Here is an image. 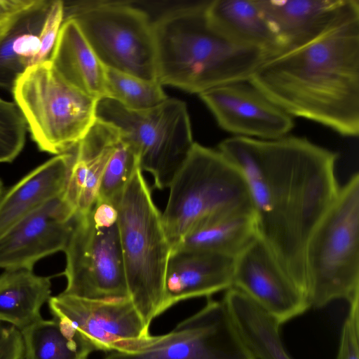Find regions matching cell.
I'll return each instance as SVG.
<instances>
[{
	"label": "cell",
	"mask_w": 359,
	"mask_h": 359,
	"mask_svg": "<svg viewBox=\"0 0 359 359\" xmlns=\"http://www.w3.org/2000/svg\"><path fill=\"white\" fill-rule=\"evenodd\" d=\"M217 149L245 180L258 236L307 297L305 249L341 187L335 172L339 154L293 135L232 136Z\"/></svg>",
	"instance_id": "obj_1"
},
{
	"label": "cell",
	"mask_w": 359,
	"mask_h": 359,
	"mask_svg": "<svg viewBox=\"0 0 359 359\" xmlns=\"http://www.w3.org/2000/svg\"><path fill=\"white\" fill-rule=\"evenodd\" d=\"M248 81L292 116L359 134V11L312 41L272 56Z\"/></svg>",
	"instance_id": "obj_2"
},
{
	"label": "cell",
	"mask_w": 359,
	"mask_h": 359,
	"mask_svg": "<svg viewBox=\"0 0 359 359\" xmlns=\"http://www.w3.org/2000/svg\"><path fill=\"white\" fill-rule=\"evenodd\" d=\"M210 1L173 6L153 21L157 79L191 93L248 81L271 55L238 42L208 21Z\"/></svg>",
	"instance_id": "obj_3"
},
{
	"label": "cell",
	"mask_w": 359,
	"mask_h": 359,
	"mask_svg": "<svg viewBox=\"0 0 359 359\" xmlns=\"http://www.w3.org/2000/svg\"><path fill=\"white\" fill-rule=\"evenodd\" d=\"M115 207L129 297L149 328L159 316L171 248L140 166Z\"/></svg>",
	"instance_id": "obj_4"
},
{
	"label": "cell",
	"mask_w": 359,
	"mask_h": 359,
	"mask_svg": "<svg viewBox=\"0 0 359 359\" xmlns=\"http://www.w3.org/2000/svg\"><path fill=\"white\" fill-rule=\"evenodd\" d=\"M307 297L323 308L359 296V174L340 187L311 233L305 249Z\"/></svg>",
	"instance_id": "obj_5"
},
{
	"label": "cell",
	"mask_w": 359,
	"mask_h": 359,
	"mask_svg": "<svg viewBox=\"0 0 359 359\" xmlns=\"http://www.w3.org/2000/svg\"><path fill=\"white\" fill-rule=\"evenodd\" d=\"M169 188L161 217L171 250L196 225L213 215L253 210L238 168L218 149L196 142Z\"/></svg>",
	"instance_id": "obj_6"
},
{
	"label": "cell",
	"mask_w": 359,
	"mask_h": 359,
	"mask_svg": "<svg viewBox=\"0 0 359 359\" xmlns=\"http://www.w3.org/2000/svg\"><path fill=\"white\" fill-rule=\"evenodd\" d=\"M11 90L41 151L55 156L71 151L97 121L99 100L69 83L50 60L29 67Z\"/></svg>",
	"instance_id": "obj_7"
},
{
	"label": "cell",
	"mask_w": 359,
	"mask_h": 359,
	"mask_svg": "<svg viewBox=\"0 0 359 359\" xmlns=\"http://www.w3.org/2000/svg\"><path fill=\"white\" fill-rule=\"evenodd\" d=\"M66 19L76 22L105 67L158 81L153 21L134 2L64 1Z\"/></svg>",
	"instance_id": "obj_8"
},
{
	"label": "cell",
	"mask_w": 359,
	"mask_h": 359,
	"mask_svg": "<svg viewBox=\"0 0 359 359\" xmlns=\"http://www.w3.org/2000/svg\"><path fill=\"white\" fill-rule=\"evenodd\" d=\"M64 252L63 294L91 299L130 297L114 205L97 198L88 212L74 217Z\"/></svg>",
	"instance_id": "obj_9"
},
{
	"label": "cell",
	"mask_w": 359,
	"mask_h": 359,
	"mask_svg": "<svg viewBox=\"0 0 359 359\" xmlns=\"http://www.w3.org/2000/svg\"><path fill=\"white\" fill-rule=\"evenodd\" d=\"M96 116L116 128L135 147L141 170L152 175L156 188L170 187L194 144L184 102L168 98L154 108L133 111L102 98L97 102Z\"/></svg>",
	"instance_id": "obj_10"
},
{
	"label": "cell",
	"mask_w": 359,
	"mask_h": 359,
	"mask_svg": "<svg viewBox=\"0 0 359 359\" xmlns=\"http://www.w3.org/2000/svg\"><path fill=\"white\" fill-rule=\"evenodd\" d=\"M104 359H255L223 302L207 298L198 312L139 351L111 352Z\"/></svg>",
	"instance_id": "obj_11"
},
{
	"label": "cell",
	"mask_w": 359,
	"mask_h": 359,
	"mask_svg": "<svg viewBox=\"0 0 359 359\" xmlns=\"http://www.w3.org/2000/svg\"><path fill=\"white\" fill-rule=\"evenodd\" d=\"M48 303L53 318L74 327L94 351L137 352L155 337L130 297L91 299L61 292Z\"/></svg>",
	"instance_id": "obj_12"
},
{
	"label": "cell",
	"mask_w": 359,
	"mask_h": 359,
	"mask_svg": "<svg viewBox=\"0 0 359 359\" xmlns=\"http://www.w3.org/2000/svg\"><path fill=\"white\" fill-rule=\"evenodd\" d=\"M233 287L281 325L311 307L307 297L259 236L233 259Z\"/></svg>",
	"instance_id": "obj_13"
},
{
	"label": "cell",
	"mask_w": 359,
	"mask_h": 359,
	"mask_svg": "<svg viewBox=\"0 0 359 359\" xmlns=\"http://www.w3.org/2000/svg\"><path fill=\"white\" fill-rule=\"evenodd\" d=\"M219 126L236 137L274 140L288 135L293 117L248 81L217 86L199 95Z\"/></svg>",
	"instance_id": "obj_14"
},
{
	"label": "cell",
	"mask_w": 359,
	"mask_h": 359,
	"mask_svg": "<svg viewBox=\"0 0 359 359\" xmlns=\"http://www.w3.org/2000/svg\"><path fill=\"white\" fill-rule=\"evenodd\" d=\"M74 215L62 194L20 219L0 237V269L33 270L42 258L64 251Z\"/></svg>",
	"instance_id": "obj_15"
},
{
	"label": "cell",
	"mask_w": 359,
	"mask_h": 359,
	"mask_svg": "<svg viewBox=\"0 0 359 359\" xmlns=\"http://www.w3.org/2000/svg\"><path fill=\"white\" fill-rule=\"evenodd\" d=\"M281 53L316 39L350 14L359 0H255Z\"/></svg>",
	"instance_id": "obj_16"
},
{
	"label": "cell",
	"mask_w": 359,
	"mask_h": 359,
	"mask_svg": "<svg viewBox=\"0 0 359 359\" xmlns=\"http://www.w3.org/2000/svg\"><path fill=\"white\" fill-rule=\"evenodd\" d=\"M233 259L208 251L177 248L170 254L159 315L175 304L233 287Z\"/></svg>",
	"instance_id": "obj_17"
},
{
	"label": "cell",
	"mask_w": 359,
	"mask_h": 359,
	"mask_svg": "<svg viewBox=\"0 0 359 359\" xmlns=\"http://www.w3.org/2000/svg\"><path fill=\"white\" fill-rule=\"evenodd\" d=\"M116 128L97 118L74 149V159L62 196L75 216L89 212L95 202L106 165L119 140Z\"/></svg>",
	"instance_id": "obj_18"
},
{
	"label": "cell",
	"mask_w": 359,
	"mask_h": 359,
	"mask_svg": "<svg viewBox=\"0 0 359 359\" xmlns=\"http://www.w3.org/2000/svg\"><path fill=\"white\" fill-rule=\"evenodd\" d=\"M74 159V149L39 165L0 197V237L44 203L62 195Z\"/></svg>",
	"instance_id": "obj_19"
},
{
	"label": "cell",
	"mask_w": 359,
	"mask_h": 359,
	"mask_svg": "<svg viewBox=\"0 0 359 359\" xmlns=\"http://www.w3.org/2000/svg\"><path fill=\"white\" fill-rule=\"evenodd\" d=\"M49 60L78 90L97 100L107 97L105 67L74 20H64Z\"/></svg>",
	"instance_id": "obj_20"
},
{
	"label": "cell",
	"mask_w": 359,
	"mask_h": 359,
	"mask_svg": "<svg viewBox=\"0 0 359 359\" xmlns=\"http://www.w3.org/2000/svg\"><path fill=\"white\" fill-rule=\"evenodd\" d=\"M52 0H37L0 28V88L12 90L39 50V34Z\"/></svg>",
	"instance_id": "obj_21"
},
{
	"label": "cell",
	"mask_w": 359,
	"mask_h": 359,
	"mask_svg": "<svg viewBox=\"0 0 359 359\" xmlns=\"http://www.w3.org/2000/svg\"><path fill=\"white\" fill-rule=\"evenodd\" d=\"M223 302L244 344L255 359H292L280 335L281 324L235 287Z\"/></svg>",
	"instance_id": "obj_22"
},
{
	"label": "cell",
	"mask_w": 359,
	"mask_h": 359,
	"mask_svg": "<svg viewBox=\"0 0 359 359\" xmlns=\"http://www.w3.org/2000/svg\"><path fill=\"white\" fill-rule=\"evenodd\" d=\"M257 236L253 210H234L213 215L198 223L175 249L208 251L235 259Z\"/></svg>",
	"instance_id": "obj_23"
},
{
	"label": "cell",
	"mask_w": 359,
	"mask_h": 359,
	"mask_svg": "<svg viewBox=\"0 0 359 359\" xmlns=\"http://www.w3.org/2000/svg\"><path fill=\"white\" fill-rule=\"evenodd\" d=\"M49 277L33 270H4L0 274V322L20 332L43 319L41 309L51 297Z\"/></svg>",
	"instance_id": "obj_24"
},
{
	"label": "cell",
	"mask_w": 359,
	"mask_h": 359,
	"mask_svg": "<svg viewBox=\"0 0 359 359\" xmlns=\"http://www.w3.org/2000/svg\"><path fill=\"white\" fill-rule=\"evenodd\" d=\"M205 13L209 22L226 36L262 48L271 57L281 53L278 39L255 0H212Z\"/></svg>",
	"instance_id": "obj_25"
},
{
	"label": "cell",
	"mask_w": 359,
	"mask_h": 359,
	"mask_svg": "<svg viewBox=\"0 0 359 359\" xmlns=\"http://www.w3.org/2000/svg\"><path fill=\"white\" fill-rule=\"evenodd\" d=\"M20 332L25 359H87L94 351L74 327L54 318L42 319Z\"/></svg>",
	"instance_id": "obj_26"
},
{
	"label": "cell",
	"mask_w": 359,
	"mask_h": 359,
	"mask_svg": "<svg viewBox=\"0 0 359 359\" xmlns=\"http://www.w3.org/2000/svg\"><path fill=\"white\" fill-rule=\"evenodd\" d=\"M107 97L128 109L144 111L154 108L168 97L158 81H147L105 67Z\"/></svg>",
	"instance_id": "obj_27"
},
{
	"label": "cell",
	"mask_w": 359,
	"mask_h": 359,
	"mask_svg": "<svg viewBox=\"0 0 359 359\" xmlns=\"http://www.w3.org/2000/svg\"><path fill=\"white\" fill-rule=\"evenodd\" d=\"M138 166L139 155L136 149L120 133L118 143L102 177L97 198L115 206Z\"/></svg>",
	"instance_id": "obj_28"
},
{
	"label": "cell",
	"mask_w": 359,
	"mask_h": 359,
	"mask_svg": "<svg viewBox=\"0 0 359 359\" xmlns=\"http://www.w3.org/2000/svg\"><path fill=\"white\" fill-rule=\"evenodd\" d=\"M27 126L15 102L0 97V163H11L25 143Z\"/></svg>",
	"instance_id": "obj_29"
},
{
	"label": "cell",
	"mask_w": 359,
	"mask_h": 359,
	"mask_svg": "<svg viewBox=\"0 0 359 359\" xmlns=\"http://www.w3.org/2000/svg\"><path fill=\"white\" fill-rule=\"evenodd\" d=\"M64 21V1L52 0V3L39 34V50L32 65L49 60Z\"/></svg>",
	"instance_id": "obj_30"
},
{
	"label": "cell",
	"mask_w": 359,
	"mask_h": 359,
	"mask_svg": "<svg viewBox=\"0 0 359 359\" xmlns=\"http://www.w3.org/2000/svg\"><path fill=\"white\" fill-rule=\"evenodd\" d=\"M335 359H359V296L350 303Z\"/></svg>",
	"instance_id": "obj_31"
},
{
	"label": "cell",
	"mask_w": 359,
	"mask_h": 359,
	"mask_svg": "<svg viewBox=\"0 0 359 359\" xmlns=\"http://www.w3.org/2000/svg\"><path fill=\"white\" fill-rule=\"evenodd\" d=\"M25 348L21 332L0 322V359H25Z\"/></svg>",
	"instance_id": "obj_32"
},
{
	"label": "cell",
	"mask_w": 359,
	"mask_h": 359,
	"mask_svg": "<svg viewBox=\"0 0 359 359\" xmlns=\"http://www.w3.org/2000/svg\"><path fill=\"white\" fill-rule=\"evenodd\" d=\"M37 0H0V28L12 18L29 8Z\"/></svg>",
	"instance_id": "obj_33"
},
{
	"label": "cell",
	"mask_w": 359,
	"mask_h": 359,
	"mask_svg": "<svg viewBox=\"0 0 359 359\" xmlns=\"http://www.w3.org/2000/svg\"><path fill=\"white\" fill-rule=\"evenodd\" d=\"M4 185L1 180L0 179V197L1 196L2 194L4 193Z\"/></svg>",
	"instance_id": "obj_34"
}]
</instances>
